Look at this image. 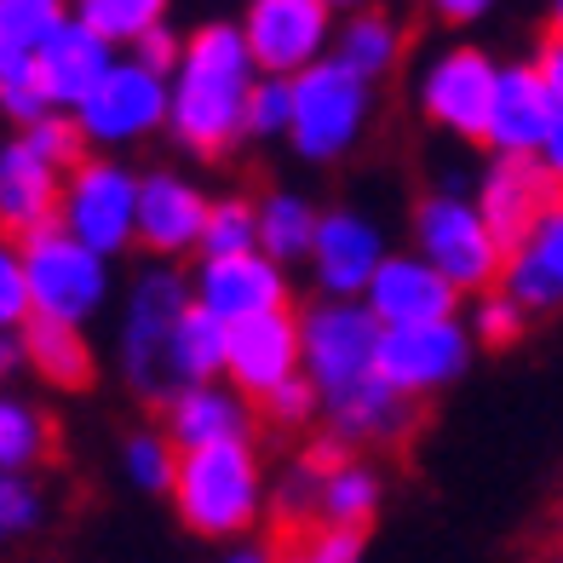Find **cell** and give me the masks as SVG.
<instances>
[{"label":"cell","instance_id":"4316f807","mask_svg":"<svg viewBox=\"0 0 563 563\" xmlns=\"http://www.w3.org/2000/svg\"><path fill=\"white\" fill-rule=\"evenodd\" d=\"M224 351H230V328L219 317H208L201 305H190V317L178 322V340H173V379L178 391L185 386H213L224 374Z\"/></svg>","mask_w":563,"mask_h":563},{"label":"cell","instance_id":"e0dca14e","mask_svg":"<svg viewBox=\"0 0 563 563\" xmlns=\"http://www.w3.org/2000/svg\"><path fill=\"white\" fill-rule=\"evenodd\" d=\"M196 305L208 317H219L224 328L253 322V317H271L282 311V271L265 253H236V260H201V271L190 276Z\"/></svg>","mask_w":563,"mask_h":563},{"label":"cell","instance_id":"603a6c76","mask_svg":"<svg viewBox=\"0 0 563 563\" xmlns=\"http://www.w3.org/2000/svg\"><path fill=\"white\" fill-rule=\"evenodd\" d=\"M506 299L518 311H547V305H563V201L541 219V230L506 260L500 276Z\"/></svg>","mask_w":563,"mask_h":563},{"label":"cell","instance_id":"8992f818","mask_svg":"<svg viewBox=\"0 0 563 563\" xmlns=\"http://www.w3.org/2000/svg\"><path fill=\"white\" fill-rule=\"evenodd\" d=\"M58 230H69L98 260H115L139 242V173L115 156H87L64 178Z\"/></svg>","mask_w":563,"mask_h":563},{"label":"cell","instance_id":"8fae6325","mask_svg":"<svg viewBox=\"0 0 563 563\" xmlns=\"http://www.w3.org/2000/svg\"><path fill=\"white\" fill-rule=\"evenodd\" d=\"M242 35L260 75L299 81L305 69H317L328 46V7L322 0H253Z\"/></svg>","mask_w":563,"mask_h":563},{"label":"cell","instance_id":"6da1fadb","mask_svg":"<svg viewBox=\"0 0 563 563\" xmlns=\"http://www.w3.org/2000/svg\"><path fill=\"white\" fill-rule=\"evenodd\" d=\"M167 133L201 162H219L247 133V104L260 87V64L247 53L242 23H201L185 35V58L173 69Z\"/></svg>","mask_w":563,"mask_h":563},{"label":"cell","instance_id":"d4e9b609","mask_svg":"<svg viewBox=\"0 0 563 563\" xmlns=\"http://www.w3.org/2000/svg\"><path fill=\"white\" fill-rule=\"evenodd\" d=\"M53 449H58L53 415L23 391H0V472L35 477L53 460Z\"/></svg>","mask_w":563,"mask_h":563},{"label":"cell","instance_id":"5bb4252c","mask_svg":"<svg viewBox=\"0 0 563 563\" xmlns=\"http://www.w3.org/2000/svg\"><path fill=\"white\" fill-rule=\"evenodd\" d=\"M208 213H213V201L185 173H173V167L139 173V247H150L156 260H178V253L201 247Z\"/></svg>","mask_w":563,"mask_h":563},{"label":"cell","instance_id":"d6a6232c","mask_svg":"<svg viewBox=\"0 0 563 563\" xmlns=\"http://www.w3.org/2000/svg\"><path fill=\"white\" fill-rule=\"evenodd\" d=\"M236 253H260V208L247 196H219L208 236H201V260H236Z\"/></svg>","mask_w":563,"mask_h":563},{"label":"cell","instance_id":"1f68e13d","mask_svg":"<svg viewBox=\"0 0 563 563\" xmlns=\"http://www.w3.org/2000/svg\"><path fill=\"white\" fill-rule=\"evenodd\" d=\"M121 472H126V483H133V489H144V495H173V477H178V449H173V438H167V431H156V426L133 431V438L121 443Z\"/></svg>","mask_w":563,"mask_h":563},{"label":"cell","instance_id":"7bdbcfd3","mask_svg":"<svg viewBox=\"0 0 563 563\" xmlns=\"http://www.w3.org/2000/svg\"><path fill=\"white\" fill-rule=\"evenodd\" d=\"M541 162H547V173L558 178V190H563V110H558V121H552V139H547V150H541Z\"/></svg>","mask_w":563,"mask_h":563},{"label":"cell","instance_id":"f546056e","mask_svg":"<svg viewBox=\"0 0 563 563\" xmlns=\"http://www.w3.org/2000/svg\"><path fill=\"white\" fill-rule=\"evenodd\" d=\"M75 18H81L98 41L133 53L150 30H162V23H167V7H162V0H81Z\"/></svg>","mask_w":563,"mask_h":563},{"label":"cell","instance_id":"3957f363","mask_svg":"<svg viewBox=\"0 0 563 563\" xmlns=\"http://www.w3.org/2000/svg\"><path fill=\"white\" fill-rule=\"evenodd\" d=\"M173 506H178V523L208 534V541L247 534L253 523H260V506H265V472H260L253 438L178 454Z\"/></svg>","mask_w":563,"mask_h":563},{"label":"cell","instance_id":"2e32d148","mask_svg":"<svg viewBox=\"0 0 563 563\" xmlns=\"http://www.w3.org/2000/svg\"><path fill=\"white\" fill-rule=\"evenodd\" d=\"M58 208H64V173L41 162L23 139H7L0 144V236L30 242L58 224Z\"/></svg>","mask_w":563,"mask_h":563},{"label":"cell","instance_id":"d590c367","mask_svg":"<svg viewBox=\"0 0 563 563\" xmlns=\"http://www.w3.org/2000/svg\"><path fill=\"white\" fill-rule=\"evenodd\" d=\"M30 276H23V247L0 236V334L30 328Z\"/></svg>","mask_w":563,"mask_h":563},{"label":"cell","instance_id":"ffe728a7","mask_svg":"<svg viewBox=\"0 0 563 563\" xmlns=\"http://www.w3.org/2000/svg\"><path fill=\"white\" fill-rule=\"evenodd\" d=\"M454 288L426 260H386L368 282V311L379 328H431L454 322Z\"/></svg>","mask_w":563,"mask_h":563},{"label":"cell","instance_id":"30bf717a","mask_svg":"<svg viewBox=\"0 0 563 563\" xmlns=\"http://www.w3.org/2000/svg\"><path fill=\"white\" fill-rule=\"evenodd\" d=\"M558 201H563V190H558V178L547 173L541 156H495V167L483 173V190H477V213L511 260V253L541 230V219Z\"/></svg>","mask_w":563,"mask_h":563},{"label":"cell","instance_id":"4dcf8cb0","mask_svg":"<svg viewBox=\"0 0 563 563\" xmlns=\"http://www.w3.org/2000/svg\"><path fill=\"white\" fill-rule=\"evenodd\" d=\"M271 552H276V563H356L363 534L334 529V523H276Z\"/></svg>","mask_w":563,"mask_h":563},{"label":"cell","instance_id":"c3c4849f","mask_svg":"<svg viewBox=\"0 0 563 563\" xmlns=\"http://www.w3.org/2000/svg\"><path fill=\"white\" fill-rule=\"evenodd\" d=\"M541 563H563V552H558V558H541Z\"/></svg>","mask_w":563,"mask_h":563},{"label":"cell","instance_id":"b9f144b4","mask_svg":"<svg viewBox=\"0 0 563 563\" xmlns=\"http://www.w3.org/2000/svg\"><path fill=\"white\" fill-rule=\"evenodd\" d=\"M534 69H541V81H547V92H552V104L563 110V35H552V30H547V41H541V58H534Z\"/></svg>","mask_w":563,"mask_h":563},{"label":"cell","instance_id":"8d00e7d4","mask_svg":"<svg viewBox=\"0 0 563 563\" xmlns=\"http://www.w3.org/2000/svg\"><path fill=\"white\" fill-rule=\"evenodd\" d=\"M247 133L271 139V133H294V81H276V75H260L247 104Z\"/></svg>","mask_w":563,"mask_h":563},{"label":"cell","instance_id":"7a4b0ae2","mask_svg":"<svg viewBox=\"0 0 563 563\" xmlns=\"http://www.w3.org/2000/svg\"><path fill=\"white\" fill-rule=\"evenodd\" d=\"M196 288L185 271L173 265H150L133 276L121 305V334H115V363L121 379L133 386L144 402H173L178 397V379H173V340H178V322L190 317Z\"/></svg>","mask_w":563,"mask_h":563},{"label":"cell","instance_id":"9c48e42d","mask_svg":"<svg viewBox=\"0 0 563 563\" xmlns=\"http://www.w3.org/2000/svg\"><path fill=\"white\" fill-rule=\"evenodd\" d=\"M368 121V81H356L345 64H317L294 81V144L311 162H334L363 139Z\"/></svg>","mask_w":563,"mask_h":563},{"label":"cell","instance_id":"60d3db41","mask_svg":"<svg viewBox=\"0 0 563 563\" xmlns=\"http://www.w3.org/2000/svg\"><path fill=\"white\" fill-rule=\"evenodd\" d=\"M133 64H144V69H156V75H167L173 81V69H178V58H185V35H173V23H162V30H150L133 53H126Z\"/></svg>","mask_w":563,"mask_h":563},{"label":"cell","instance_id":"7c38bea8","mask_svg":"<svg viewBox=\"0 0 563 563\" xmlns=\"http://www.w3.org/2000/svg\"><path fill=\"white\" fill-rule=\"evenodd\" d=\"M224 374L230 386L253 402H271L288 379L305 374V345H299V322L288 311L253 317L230 328V351H224Z\"/></svg>","mask_w":563,"mask_h":563},{"label":"cell","instance_id":"836d02e7","mask_svg":"<svg viewBox=\"0 0 563 563\" xmlns=\"http://www.w3.org/2000/svg\"><path fill=\"white\" fill-rule=\"evenodd\" d=\"M46 523V495L35 477H12L0 472V547L30 541V534Z\"/></svg>","mask_w":563,"mask_h":563},{"label":"cell","instance_id":"f35d334b","mask_svg":"<svg viewBox=\"0 0 563 563\" xmlns=\"http://www.w3.org/2000/svg\"><path fill=\"white\" fill-rule=\"evenodd\" d=\"M523 322H529V311H518L506 294H489L477 305V340L483 345H511V340H523Z\"/></svg>","mask_w":563,"mask_h":563},{"label":"cell","instance_id":"f6af8a7d","mask_svg":"<svg viewBox=\"0 0 563 563\" xmlns=\"http://www.w3.org/2000/svg\"><path fill=\"white\" fill-rule=\"evenodd\" d=\"M224 563H276V552H271V547H236Z\"/></svg>","mask_w":563,"mask_h":563},{"label":"cell","instance_id":"ba28073f","mask_svg":"<svg viewBox=\"0 0 563 563\" xmlns=\"http://www.w3.org/2000/svg\"><path fill=\"white\" fill-rule=\"evenodd\" d=\"M167 110H173L167 75L121 58L104 81H98V92L75 110V126H81L92 156H110V150H126V144L150 139L156 126H167Z\"/></svg>","mask_w":563,"mask_h":563},{"label":"cell","instance_id":"d6986e66","mask_svg":"<svg viewBox=\"0 0 563 563\" xmlns=\"http://www.w3.org/2000/svg\"><path fill=\"white\" fill-rule=\"evenodd\" d=\"M552 121L558 104L541 81L534 64H506L500 81H495V110H489V139L500 156H541L547 139H552Z\"/></svg>","mask_w":563,"mask_h":563},{"label":"cell","instance_id":"74e56055","mask_svg":"<svg viewBox=\"0 0 563 563\" xmlns=\"http://www.w3.org/2000/svg\"><path fill=\"white\" fill-rule=\"evenodd\" d=\"M0 115H7V121H18V133H23V126H35V121H46V115H53V98H46L41 75H35V64L0 81Z\"/></svg>","mask_w":563,"mask_h":563},{"label":"cell","instance_id":"7dc6e473","mask_svg":"<svg viewBox=\"0 0 563 563\" xmlns=\"http://www.w3.org/2000/svg\"><path fill=\"white\" fill-rule=\"evenodd\" d=\"M552 35H563V7L552 12Z\"/></svg>","mask_w":563,"mask_h":563},{"label":"cell","instance_id":"f1b7e54d","mask_svg":"<svg viewBox=\"0 0 563 563\" xmlns=\"http://www.w3.org/2000/svg\"><path fill=\"white\" fill-rule=\"evenodd\" d=\"M397 58H402V30H397L386 12H356L345 30H340L334 64H345L356 81H374V75H386Z\"/></svg>","mask_w":563,"mask_h":563},{"label":"cell","instance_id":"e575fe53","mask_svg":"<svg viewBox=\"0 0 563 563\" xmlns=\"http://www.w3.org/2000/svg\"><path fill=\"white\" fill-rule=\"evenodd\" d=\"M18 139L30 144L41 162H53L64 178H69L75 167H81V162L92 156V150H87V139H81V126H75V115H58V110L46 115V121H35V126H23Z\"/></svg>","mask_w":563,"mask_h":563},{"label":"cell","instance_id":"cb8c5ba5","mask_svg":"<svg viewBox=\"0 0 563 563\" xmlns=\"http://www.w3.org/2000/svg\"><path fill=\"white\" fill-rule=\"evenodd\" d=\"M18 340H23V368H30L41 386H53V391H87L92 386L98 356H92L87 328H64V322L35 317Z\"/></svg>","mask_w":563,"mask_h":563},{"label":"cell","instance_id":"ac0fdd59","mask_svg":"<svg viewBox=\"0 0 563 563\" xmlns=\"http://www.w3.org/2000/svg\"><path fill=\"white\" fill-rule=\"evenodd\" d=\"M121 64V53L110 41H98L81 18H64L58 23V35L41 46V58H35V75H41V87H46V98H53V110L58 115H75L87 104V98L98 92V81Z\"/></svg>","mask_w":563,"mask_h":563},{"label":"cell","instance_id":"7402d4cb","mask_svg":"<svg viewBox=\"0 0 563 563\" xmlns=\"http://www.w3.org/2000/svg\"><path fill=\"white\" fill-rule=\"evenodd\" d=\"M162 431L173 438L178 454L213 449V443H242L247 438V397L224 386H185L162 408Z\"/></svg>","mask_w":563,"mask_h":563},{"label":"cell","instance_id":"4fadbf2b","mask_svg":"<svg viewBox=\"0 0 563 563\" xmlns=\"http://www.w3.org/2000/svg\"><path fill=\"white\" fill-rule=\"evenodd\" d=\"M495 81H500V69L483 58L477 46H454V53H443L426 69L420 104L438 126H449L454 139H489Z\"/></svg>","mask_w":563,"mask_h":563},{"label":"cell","instance_id":"277c9868","mask_svg":"<svg viewBox=\"0 0 563 563\" xmlns=\"http://www.w3.org/2000/svg\"><path fill=\"white\" fill-rule=\"evenodd\" d=\"M23 247V276H30V311L41 322L87 328L110 299V260H98L69 230H41V236L18 242ZM30 317V322H35Z\"/></svg>","mask_w":563,"mask_h":563},{"label":"cell","instance_id":"83f0119b","mask_svg":"<svg viewBox=\"0 0 563 563\" xmlns=\"http://www.w3.org/2000/svg\"><path fill=\"white\" fill-rule=\"evenodd\" d=\"M317 230L322 219L311 213V201L305 196H265L260 201V253L265 260H311V247H317Z\"/></svg>","mask_w":563,"mask_h":563},{"label":"cell","instance_id":"ee69618b","mask_svg":"<svg viewBox=\"0 0 563 563\" xmlns=\"http://www.w3.org/2000/svg\"><path fill=\"white\" fill-rule=\"evenodd\" d=\"M23 368V340L18 334H0V391H7V379Z\"/></svg>","mask_w":563,"mask_h":563},{"label":"cell","instance_id":"5b68a950","mask_svg":"<svg viewBox=\"0 0 563 563\" xmlns=\"http://www.w3.org/2000/svg\"><path fill=\"white\" fill-rule=\"evenodd\" d=\"M379 334L368 305L351 299H322L299 317V345H305V379L317 386L322 402H334L356 386L379 379Z\"/></svg>","mask_w":563,"mask_h":563},{"label":"cell","instance_id":"484cf974","mask_svg":"<svg viewBox=\"0 0 563 563\" xmlns=\"http://www.w3.org/2000/svg\"><path fill=\"white\" fill-rule=\"evenodd\" d=\"M69 12L58 0H0V81L41 58V46L58 35Z\"/></svg>","mask_w":563,"mask_h":563},{"label":"cell","instance_id":"44dd1931","mask_svg":"<svg viewBox=\"0 0 563 563\" xmlns=\"http://www.w3.org/2000/svg\"><path fill=\"white\" fill-rule=\"evenodd\" d=\"M311 265L322 294L351 299V294H368V282L386 265V247H379V230L356 213H328L317 230V247H311Z\"/></svg>","mask_w":563,"mask_h":563},{"label":"cell","instance_id":"52a82bcc","mask_svg":"<svg viewBox=\"0 0 563 563\" xmlns=\"http://www.w3.org/2000/svg\"><path fill=\"white\" fill-rule=\"evenodd\" d=\"M415 236H420V260L438 271L449 288H489L506 276V247L495 242V230L483 224L477 201L438 190L420 201L415 213Z\"/></svg>","mask_w":563,"mask_h":563},{"label":"cell","instance_id":"ab89813d","mask_svg":"<svg viewBox=\"0 0 563 563\" xmlns=\"http://www.w3.org/2000/svg\"><path fill=\"white\" fill-rule=\"evenodd\" d=\"M265 408V420L271 426H305V420H311L317 415V408H322V397H317V386H311V379H288V386H282L271 402H260Z\"/></svg>","mask_w":563,"mask_h":563},{"label":"cell","instance_id":"bcb514c9","mask_svg":"<svg viewBox=\"0 0 563 563\" xmlns=\"http://www.w3.org/2000/svg\"><path fill=\"white\" fill-rule=\"evenodd\" d=\"M449 18H483V7H466V0H454V7H443Z\"/></svg>","mask_w":563,"mask_h":563},{"label":"cell","instance_id":"9a60e30c","mask_svg":"<svg viewBox=\"0 0 563 563\" xmlns=\"http://www.w3.org/2000/svg\"><path fill=\"white\" fill-rule=\"evenodd\" d=\"M466 368V334L454 322H431V328H386L379 334V379L408 402L449 386Z\"/></svg>","mask_w":563,"mask_h":563}]
</instances>
